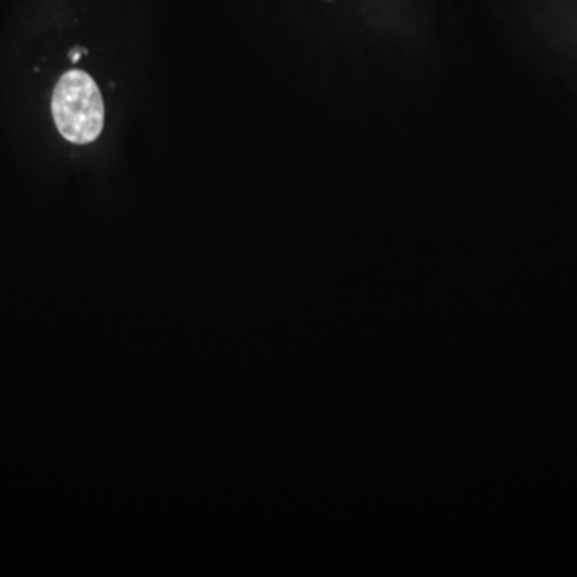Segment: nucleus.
<instances>
[{
	"label": "nucleus",
	"mask_w": 577,
	"mask_h": 577,
	"mask_svg": "<svg viewBox=\"0 0 577 577\" xmlns=\"http://www.w3.org/2000/svg\"><path fill=\"white\" fill-rule=\"evenodd\" d=\"M52 116L69 143L95 142L105 126V103L97 82L81 69L63 74L53 89Z\"/></svg>",
	"instance_id": "nucleus-1"
},
{
	"label": "nucleus",
	"mask_w": 577,
	"mask_h": 577,
	"mask_svg": "<svg viewBox=\"0 0 577 577\" xmlns=\"http://www.w3.org/2000/svg\"><path fill=\"white\" fill-rule=\"evenodd\" d=\"M79 52H81V50H73V52H71V60H73L74 63H76V61H79V58H81Z\"/></svg>",
	"instance_id": "nucleus-2"
}]
</instances>
